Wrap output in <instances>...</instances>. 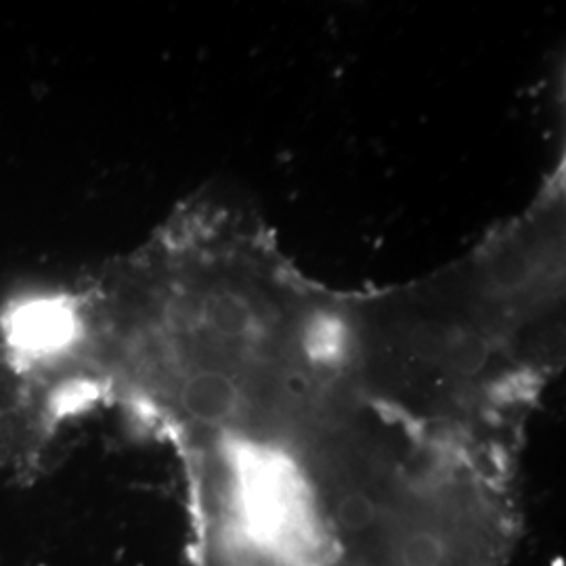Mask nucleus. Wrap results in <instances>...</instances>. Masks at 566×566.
I'll list each match as a JSON object with an SVG mask.
<instances>
[{
    "mask_svg": "<svg viewBox=\"0 0 566 566\" xmlns=\"http://www.w3.org/2000/svg\"><path fill=\"white\" fill-rule=\"evenodd\" d=\"M57 428L46 386L0 340V465L32 458Z\"/></svg>",
    "mask_w": 566,
    "mask_h": 566,
    "instance_id": "1",
    "label": "nucleus"
}]
</instances>
